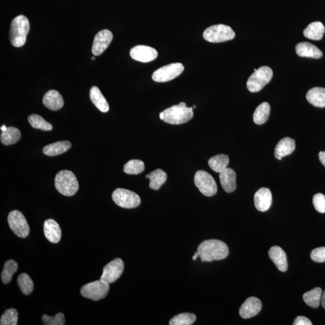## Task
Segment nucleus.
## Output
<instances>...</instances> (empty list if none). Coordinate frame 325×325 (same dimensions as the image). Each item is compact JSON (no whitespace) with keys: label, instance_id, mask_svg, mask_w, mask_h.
<instances>
[{"label":"nucleus","instance_id":"1","mask_svg":"<svg viewBox=\"0 0 325 325\" xmlns=\"http://www.w3.org/2000/svg\"><path fill=\"white\" fill-rule=\"evenodd\" d=\"M197 252L202 262L226 259L228 256V247L221 240H207L204 241L197 248Z\"/></svg>","mask_w":325,"mask_h":325},{"label":"nucleus","instance_id":"2","mask_svg":"<svg viewBox=\"0 0 325 325\" xmlns=\"http://www.w3.org/2000/svg\"><path fill=\"white\" fill-rule=\"evenodd\" d=\"M193 117V108L175 105L160 114L161 120L173 125H180L189 122Z\"/></svg>","mask_w":325,"mask_h":325},{"label":"nucleus","instance_id":"3","mask_svg":"<svg viewBox=\"0 0 325 325\" xmlns=\"http://www.w3.org/2000/svg\"><path fill=\"white\" fill-rule=\"evenodd\" d=\"M30 30V23L24 15L18 16L12 21L10 30V40L13 46L21 47L26 43Z\"/></svg>","mask_w":325,"mask_h":325},{"label":"nucleus","instance_id":"4","mask_svg":"<svg viewBox=\"0 0 325 325\" xmlns=\"http://www.w3.org/2000/svg\"><path fill=\"white\" fill-rule=\"evenodd\" d=\"M56 189L62 195L72 196L77 192L79 184L75 175L71 171H60L55 177Z\"/></svg>","mask_w":325,"mask_h":325},{"label":"nucleus","instance_id":"5","mask_svg":"<svg viewBox=\"0 0 325 325\" xmlns=\"http://www.w3.org/2000/svg\"><path fill=\"white\" fill-rule=\"evenodd\" d=\"M235 34L228 25L219 24L207 28L203 33L204 39L212 43H221L234 39Z\"/></svg>","mask_w":325,"mask_h":325},{"label":"nucleus","instance_id":"6","mask_svg":"<svg viewBox=\"0 0 325 325\" xmlns=\"http://www.w3.org/2000/svg\"><path fill=\"white\" fill-rule=\"evenodd\" d=\"M273 71L268 66L260 67L254 71L248 79L247 86L251 92H258L269 84L272 79Z\"/></svg>","mask_w":325,"mask_h":325},{"label":"nucleus","instance_id":"7","mask_svg":"<svg viewBox=\"0 0 325 325\" xmlns=\"http://www.w3.org/2000/svg\"><path fill=\"white\" fill-rule=\"evenodd\" d=\"M109 290V283L100 279L83 286L80 292L84 297L97 301L106 298Z\"/></svg>","mask_w":325,"mask_h":325},{"label":"nucleus","instance_id":"8","mask_svg":"<svg viewBox=\"0 0 325 325\" xmlns=\"http://www.w3.org/2000/svg\"><path fill=\"white\" fill-rule=\"evenodd\" d=\"M194 183L200 193L206 196H213L218 192V186L211 175L205 171H197Z\"/></svg>","mask_w":325,"mask_h":325},{"label":"nucleus","instance_id":"9","mask_svg":"<svg viewBox=\"0 0 325 325\" xmlns=\"http://www.w3.org/2000/svg\"><path fill=\"white\" fill-rule=\"evenodd\" d=\"M116 205L124 209L136 208L141 205V197L135 192L124 189H117L112 194Z\"/></svg>","mask_w":325,"mask_h":325},{"label":"nucleus","instance_id":"10","mask_svg":"<svg viewBox=\"0 0 325 325\" xmlns=\"http://www.w3.org/2000/svg\"><path fill=\"white\" fill-rule=\"evenodd\" d=\"M184 69L182 63H171L156 70L152 74V78L153 80L158 83L170 82L182 74Z\"/></svg>","mask_w":325,"mask_h":325},{"label":"nucleus","instance_id":"11","mask_svg":"<svg viewBox=\"0 0 325 325\" xmlns=\"http://www.w3.org/2000/svg\"><path fill=\"white\" fill-rule=\"evenodd\" d=\"M8 224L12 231L20 238H25L29 235L30 227L24 216L18 210L9 213Z\"/></svg>","mask_w":325,"mask_h":325},{"label":"nucleus","instance_id":"12","mask_svg":"<svg viewBox=\"0 0 325 325\" xmlns=\"http://www.w3.org/2000/svg\"><path fill=\"white\" fill-rule=\"evenodd\" d=\"M124 270V261L120 259H114L104 267L100 279L110 285L120 278Z\"/></svg>","mask_w":325,"mask_h":325},{"label":"nucleus","instance_id":"13","mask_svg":"<svg viewBox=\"0 0 325 325\" xmlns=\"http://www.w3.org/2000/svg\"><path fill=\"white\" fill-rule=\"evenodd\" d=\"M130 56L136 61L143 63L150 62L157 58V51L149 46H137L130 52Z\"/></svg>","mask_w":325,"mask_h":325},{"label":"nucleus","instance_id":"14","mask_svg":"<svg viewBox=\"0 0 325 325\" xmlns=\"http://www.w3.org/2000/svg\"><path fill=\"white\" fill-rule=\"evenodd\" d=\"M113 39V34L110 31L103 30L97 33L94 40L92 52L94 56H100L106 51Z\"/></svg>","mask_w":325,"mask_h":325},{"label":"nucleus","instance_id":"15","mask_svg":"<svg viewBox=\"0 0 325 325\" xmlns=\"http://www.w3.org/2000/svg\"><path fill=\"white\" fill-rule=\"evenodd\" d=\"M262 308V304L260 299L251 297L247 299L241 306L239 310V314L243 318H250L256 316L260 313Z\"/></svg>","mask_w":325,"mask_h":325},{"label":"nucleus","instance_id":"16","mask_svg":"<svg viewBox=\"0 0 325 325\" xmlns=\"http://www.w3.org/2000/svg\"><path fill=\"white\" fill-rule=\"evenodd\" d=\"M272 202V193L267 188L263 187L254 195V204L259 211L264 212L270 209Z\"/></svg>","mask_w":325,"mask_h":325},{"label":"nucleus","instance_id":"17","mask_svg":"<svg viewBox=\"0 0 325 325\" xmlns=\"http://www.w3.org/2000/svg\"><path fill=\"white\" fill-rule=\"evenodd\" d=\"M44 231L45 236L51 243H57L62 237V231L60 226L54 220H46L44 222Z\"/></svg>","mask_w":325,"mask_h":325},{"label":"nucleus","instance_id":"18","mask_svg":"<svg viewBox=\"0 0 325 325\" xmlns=\"http://www.w3.org/2000/svg\"><path fill=\"white\" fill-rule=\"evenodd\" d=\"M221 186L227 193H232L236 189V174L231 168H227L219 175Z\"/></svg>","mask_w":325,"mask_h":325},{"label":"nucleus","instance_id":"19","mask_svg":"<svg viewBox=\"0 0 325 325\" xmlns=\"http://www.w3.org/2000/svg\"><path fill=\"white\" fill-rule=\"evenodd\" d=\"M269 256L281 272H285L288 270V259L285 252L281 248L276 246L271 248L269 251Z\"/></svg>","mask_w":325,"mask_h":325},{"label":"nucleus","instance_id":"20","mask_svg":"<svg viewBox=\"0 0 325 325\" xmlns=\"http://www.w3.org/2000/svg\"><path fill=\"white\" fill-rule=\"evenodd\" d=\"M44 106L51 110L57 111L62 108L64 104L62 95L59 92L51 90L45 94L43 98Z\"/></svg>","mask_w":325,"mask_h":325},{"label":"nucleus","instance_id":"21","mask_svg":"<svg viewBox=\"0 0 325 325\" xmlns=\"http://www.w3.org/2000/svg\"><path fill=\"white\" fill-rule=\"evenodd\" d=\"M296 143L295 140L291 138H283L276 145L275 149V156L278 160L291 154L295 151Z\"/></svg>","mask_w":325,"mask_h":325},{"label":"nucleus","instance_id":"22","mask_svg":"<svg viewBox=\"0 0 325 325\" xmlns=\"http://www.w3.org/2000/svg\"><path fill=\"white\" fill-rule=\"evenodd\" d=\"M296 52L302 57L320 59L323 56L322 52L314 45L308 43H299L296 47Z\"/></svg>","mask_w":325,"mask_h":325},{"label":"nucleus","instance_id":"23","mask_svg":"<svg viewBox=\"0 0 325 325\" xmlns=\"http://www.w3.org/2000/svg\"><path fill=\"white\" fill-rule=\"evenodd\" d=\"M307 101L313 106L322 108L325 107V88H314L310 89L306 95Z\"/></svg>","mask_w":325,"mask_h":325},{"label":"nucleus","instance_id":"24","mask_svg":"<svg viewBox=\"0 0 325 325\" xmlns=\"http://www.w3.org/2000/svg\"><path fill=\"white\" fill-rule=\"evenodd\" d=\"M324 25L320 22H314L309 24L304 31V36L314 40H320L322 39L324 33Z\"/></svg>","mask_w":325,"mask_h":325},{"label":"nucleus","instance_id":"25","mask_svg":"<svg viewBox=\"0 0 325 325\" xmlns=\"http://www.w3.org/2000/svg\"><path fill=\"white\" fill-rule=\"evenodd\" d=\"M71 147V143L69 141H60L45 146L43 152L48 156H56L68 151Z\"/></svg>","mask_w":325,"mask_h":325},{"label":"nucleus","instance_id":"26","mask_svg":"<svg viewBox=\"0 0 325 325\" xmlns=\"http://www.w3.org/2000/svg\"><path fill=\"white\" fill-rule=\"evenodd\" d=\"M90 98L92 103L101 112L106 113L109 110L107 101L98 87H93L91 89Z\"/></svg>","mask_w":325,"mask_h":325},{"label":"nucleus","instance_id":"27","mask_svg":"<svg viewBox=\"0 0 325 325\" xmlns=\"http://www.w3.org/2000/svg\"><path fill=\"white\" fill-rule=\"evenodd\" d=\"M146 178L150 180L149 184V187L152 190H158L167 180L168 175L165 172L160 169H158V170L151 172V173L146 175Z\"/></svg>","mask_w":325,"mask_h":325},{"label":"nucleus","instance_id":"28","mask_svg":"<svg viewBox=\"0 0 325 325\" xmlns=\"http://www.w3.org/2000/svg\"><path fill=\"white\" fill-rule=\"evenodd\" d=\"M21 134L20 131L15 127H7L1 134V142L3 145H11L20 141Z\"/></svg>","mask_w":325,"mask_h":325},{"label":"nucleus","instance_id":"29","mask_svg":"<svg viewBox=\"0 0 325 325\" xmlns=\"http://www.w3.org/2000/svg\"><path fill=\"white\" fill-rule=\"evenodd\" d=\"M229 158L227 155L219 154L210 158L209 165L213 171L217 173H221L227 168Z\"/></svg>","mask_w":325,"mask_h":325},{"label":"nucleus","instance_id":"30","mask_svg":"<svg viewBox=\"0 0 325 325\" xmlns=\"http://www.w3.org/2000/svg\"><path fill=\"white\" fill-rule=\"evenodd\" d=\"M270 112V106L269 103L264 102L258 106L255 110L253 116L254 122L257 125H263L268 120Z\"/></svg>","mask_w":325,"mask_h":325},{"label":"nucleus","instance_id":"31","mask_svg":"<svg viewBox=\"0 0 325 325\" xmlns=\"http://www.w3.org/2000/svg\"><path fill=\"white\" fill-rule=\"evenodd\" d=\"M322 291L319 288H314L311 291L305 293L303 295L304 301L306 304L313 308L319 307L321 302Z\"/></svg>","mask_w":325,"mask_h":325},{"label":"nucleus","instance_id":"32","mask_svg":"<svg viewBox=\"0 0 325 325\" xmlns=\"http://www.w3.org/2000/svg\"><path fill=\"white\" fill-rule=\"evenodd\" d=\"M18 268V263L14 260H9L5 264L4 268L2 273V281L5 285L11 282L14 274Z\"/></svg>","mask_w":325,"mask_h":325},{"label":"nucleus","instance_id":"33","mask_svg":"<svg viewBox=\"0 0 325 325\" xmlns=\"http://www.w3.org/2000/svg\"><path fill=\"white\" fill-rule=\"evenodd\" d=\"M18 285L21 291L25 295H29L33 292L34 283L27 273H21L18 278Z\"/></svg>","mask_w":325,"mask_h":325},{"label":"nucleus","instance_id":"34","mask_svg":"<svg viewBox=\"0 0 325 325\" xmlns=\"http://www.w3.org/2000/svg\"><path fill=\"white\" fill-rule=\"evenodd\" d=\"M28 120L31 126L35 129L43 131H51L53 129L52 124L47 122L43 117L37 115V114H31L28 116Z\"/></svg>","mask_w":325,"mask_h":325},{"label":"nucleus","instance_id":"35","mask_svg":"<svg viewBox=\"0 0 325 325\" xmlns=\"http://www.w3.org/2000/svg\"><path fill=\"white\" fill-rule=\"evenodd\" d=\"M145 170L144 162L140 160H132L124 165V171L127 174L138 175Z\"/></svg>","mask_w":325,"mask_h":325},{"label":"nucleus","instance_id":"36","mask_svg":"<svg viewBox=\"0 0 325 325\" xmlns=\"http://www.w3.org/2000/svg\"><path fill=\"white\" fill-rule=\"evenodd\" d=\"M196 320V315L192 313H181L175 315L170 321V325H191Z\"/></svg>","mask_w":325,"mask_h":325},{"label":"nucleus","instance_id":"37","mask_svg":"<svg viewBox=\"0 0 325 325\" xmlns=\"http://www.w3.org/2000/svg\"><path fill=\"white\" fill-rule=\"evenodd\" d=\"M18 313L14 308L9 309L3 314L0 319L1 325H17L18 324Z\"/></svg>","mask_w":325,"mask_h":325},{"label":"nucleus","instance_id":"38","mask_svg":"<svg viewBox=\"0 0 325 325\" xmlns=\"http://www.w3.org/2000/svg\"><path fill=\"white\" fill-rule=\"evenodd\" d=\"M42 320L45 325H64L65 317L62 313H57L55 316H50L46 314L43 315Z\"/></svg>","mask_w":325,"mask_h":325},{"label":"nucleus","instance_id":"39","mask_svg":"<svg viewBox=\"0 0 325 325\" xmlns=\"http://www.w3.org/2000/svg\"><path fill=\"white\" fill-rule=\"evenodd\" d=\"M313 205L318 212L325 213V196L321 193H317L313 196Z\"/></svg>","mask_w":325,"mask_h":325},{"label":"nucleus","instance_id":"40","mask_svg":"<svg viewBox=\"0 0 325 325\" xmlns=\"http://www.w3.org/2000/svg\"><path fill=\"white\" fill-rule=\"evenodd\" d=\"M311 259L315 262H325V247L318 248L312 251Z\"/></svg>","mask_w":325,"mask_h":325},{"label":"nucleus","instance_id":"41","mask_svg":"<svg viewBox=\"0 0 325 325\" xmlns=\"http://www.w3.org/2000/svg\"><path fill=\"white\" fill-rule=\"evenodd\" d=\"M293 325H312L313 323L308 318L304 316H298L293 323Z\"/></svg>","mask_w":325,"mask_h":325},{"label":"nucleus","instance_id":"42","mask_svg":"<svg viewBox=\"0 0 325 325\" xmlns=\"http://www.w3.org/2000/svg\"><path fill=\"white\" fill-rule=\"evenodd\" d=\"M318 157H319V160L324 167H325V151H321L318 154Z\"/></svg>","mask_w":325,"mask_h":325},{"label":"nucleus","instance_id":"43","mask_svg":"<svg viewBox=\"0 0 325 325\" xmlns=\"http://www.w3.org/2000/svg\"><path fill=\"white\" fill-rule=\"evenodd\" d=\"M321 306L325 309V291H324L322 295H321Z\"/></svg>","mask_w":325,"mask_h":325},{"label":"nucleus","instance_id":"44","mask_svg":"<svg viewBox=\"0 0 325 325\" xmlns=\"http://www.w3.org/2000/svg\"><path fill=\"white\" fill-rule=\"evenodd\" d=\"M199 257V254L198 252L197 251L196 253H195V254H194V256L192 257V259L193 260L195 261L196 260L197 258H198Z\"/></svg>","mask_w":325,"mask_h":325},{"label":"nucleus","instance_id":"45","mask_svg":"<svg viewBox=\"0 0 325 325\" xmlns=\"http://www.w3.org/2000/svg\"><path fill=\"white\" fill-rule=\"evenodd\" d=\"M6 129H7V127H6V126H5V125H3V126L1 127V130H2V132H4V131H5Z\"/></svg>","mask_w":325,"mask_h":325},{"label":"nucleus","instance_id":"46","mask_svg":"<svg viewBox=\"0 0 325 325\" xmlns=\"http://www.w3.org/2000/svg\"><path fill=\"white\" fill-rule=\"evenodd\" d=\"M179 105H180V106H183V107H186V106H186V103H180L179 104Z\"/></svg>","mask_w":325,"mask_h":325},{"label":"nucleus","instance_id":"47","mask_svg":"<svg viewBox=\"0 0 325 325\" xmlns=\"http://www.w3.org/2000/svg\"><path fill=\"white\" fill-rule=\"evenodd\" d=\"M92 60H95V57L94 56V57H92Z\"/></svg>","mask_w":325,"mask_h":325}]
</instances>
